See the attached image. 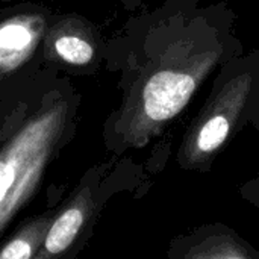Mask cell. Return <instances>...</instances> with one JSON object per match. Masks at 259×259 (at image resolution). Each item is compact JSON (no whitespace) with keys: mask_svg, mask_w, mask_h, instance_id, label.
Segmentation results:
<instances>
[{"mask_svg":"<svg viewBox=\"0 0 259 259\" xmlns=\"http://www.w3.org/2000/svg\"><path fill=\"white\" fill-rule=\"evenodd\" d=\"M46 21L38 14H20L0 21V76L24 65L36 50Z\"/></svg>","mask_w":259,"mask_h":259,"instance_id":"6","label":"cell"},{"mask_svg":"<svg viewBox=\"0 0 259 259\" xmlns=\"http://www.w3.org/2000/svg\"><path fill=\"white\" fill-rule=\"evenodd\" d=\"M68 124V103L55 99L0 143V237L33 199Z\"/></svg>","mask_w":259,"mask_h":259,"instance_id":"3","label":"cell"},{"mask_svg":"<svg viewBox=\"0 0 259 259\" xmlns=\"http://www.w3.org/2000/svg\"><path fill=\"white\" fill-rule=\"evenodd\" d=\"M168 259H259V253L223 225H206L175 238Z\"/></svg>","mask_w":259,"mask_h":259,"instance_id":"5","label":"cell"},{"mask_svg":"<svg viewBox=\"0 0 259 259\" xmlns=\"http://www.w3.org/2000/svg\"><path fill=\"white\" fill-rule=\"evenodd\" d=\"M229 0H167L147 24L134 58L124 105L112 126L118 150L161 135L205 82L244 53Z\"/></svg>","mask_w":259,"mask_h":259,"instance_id":"1","label":"cell"},{"mask_svg":"<svg viewBox=\"0 0 259 259\" xmlns=\"http://www.w3.org/2000/svg\"><path fill=\"white\" fill-rule=\"evenodd\" d=\"M106 167L83 175L73 193L56 208L33 259H76L93 237L97 219L112 196Z\"/></svg>","mask_w":259,"mask_h":259,"instance_id":"4","label":"cell"},{"mask_svg":"<svg viewBox=\"0 0 259 259\" xmlns=\"http://www.w3.org/2000/svg\"><path fill=\"white\" fill-rule=\"evenodd\" d=\"M56 208L23 222L0 246V259H33L55 217Z\"/></svg>","mask_w":259,"mask_h":259,"instance_id":"7","label":"cell"},{"mask_svg":"<svg viewBox=\"0 0 259 259\" xmlns=\"http://www.w3.org/2000/svg\"><path fill=\"white\" fill-rule=\"evenodd\" d=\"M240 194L244 200L259 208V173L241 185Z\"/></svg>","mask_w":259,"mask_h":259,"instance_id":"9","label":"cell"},{"mask_svg":"<svg viewBox=\"0 0 259 259\" xmlns=\"http://www.w3.org/2000/svg\"><path fill=\"white\" fill-rule=\"evenodd\" d=\"M55 55L65 64L85 65L94 58V46L88 38L76 32H62L53 39Z\"/></svg>","mask_w":259,"mask_h":259,"instance_id":"8","label":"cell"},{"mask_svg":"<svg viewBox=\"0 0 259 259\" xmlns=\"http://www.w3.org/2000/svg\"><path fill=\"white\" fill-rule=\"evenodd\" d=\"M247 126L259 132V47L217 70L206 100L184 134L178 165L209 171L223 147Z\"/></svg>","mask_w":259,"mask_h":259,"instance_id":"2","label":"cell"}]
</instances>
